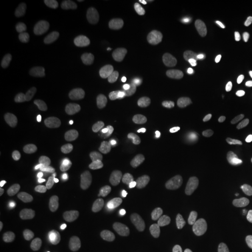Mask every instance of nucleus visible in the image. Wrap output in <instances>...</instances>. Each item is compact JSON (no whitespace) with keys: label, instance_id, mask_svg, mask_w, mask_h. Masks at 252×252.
<instances>
[{"label":"nucleus","instance_id":"20e7f679","mask_svg":"<svg viewBox=\"0 0 252 252\" xmlns=\"http://www.w3.org/2000/svg\"><path fill=\"white\" fill-rule=\"evenodd\" d=\"M182 20L189 28H225L231 24V16L223 4L210 1V0H199L192 1L184 10Z\"/></svg>","mask_w":252,"mask_h":252},{"label":"nucleus","instance_id":"6e6552de","mask_svg":"<svg viewBox=\"0 0 252 252\" xmlns=\"http://www.w3.org/2000/svg\"><path fill=\"white\" fill-rule=\"evenodd\" d=\"M132 6L137 16L156 26H170L175 18V10L167 0H133Z\"/></svg>","mask_w":252,"mask_h":252},{"label":"nucleus","instance_id":"7ed1b4c3","mask_svg":"<svg viewBox=\"0 0 252 252\" xmlns=\"http://www.w3.org/2000/svg\"><path fill=\"white\" fill-rule=\"evenodd\" d=\"M178 101L171 94H160L147 101L135 112L132 127L136 132H150L165 124L177 111Z\"/></svg>","mask_w":252,"mask_h":252},{"label":"nucleus","instance_id":"9b49d317","mask_svg":"<svg viewBox=\"0 0 252 252\" xmlns=\"http://www.w3.org/2000/svg\"><path fill=\"white\" fill-rule=\"evenodd\" d=\"M244 180L247 182L248 188L252 190V161H250L244 167Z\"/></svg>","mask_w":252,"mask_h":252},{"label":"nucleus","instance_id":"f257e3e1","mask_svg":"<svg viewBox=\"0 0 252 252\" xmlns=\"http://www.w3.org/2000/svg\"><path fill=\"white\" fill-rule=\"evenodd\" d=\"M149 73L143 64L132 61L117 63L101 83V98L109 105H124L146 89Z\"/></svg>","mask_w":252,"mask_h":252},{"label":"nucleus","instance_id":"423d86ee","mask_svg":"<svg viewBox=\"0 0 252 252\" xmlns=\"http://www.w3.org/2000/svg\"><path fill=\"white\" fill-rule=\"evenodd\" d=\"M35 177V167L30 161H21L10 171L9 177L4 184L3 195L4 199L11 203L17 205L27 196L28 190Z\"/></svg>","mask_w":252,"mask_h":252},{"label":"nucleus","instance_id":"0eeeda50","mask_svg":"<svg viewBox=\"0 0 252 252\" xmlns=\"http://www.w3.org/2000/svg\"><path fill=\"white\" fill-rule=\"evenodd\" d=\"M221 129L233 140H252V107L241 105L228 111L221 119Z\"/></svg>","mask_w":252,"mask_h":252},{"label":"nucleus","instance_id":"1a4fd4ad","mask_svg":"<svg viewBox=\"0 0 252 252\" xmlns=\"http://www.w3.org/2000/svg\"><path fill=\"white\" fill-rule=\"evenodd\" d=\"M56 115L61 124L66 127L79 129L87 124L89 118V105L80 97H69L59 99L56 104Z\"/></svg>","mask_w":252,"mask_h":252},{"label":"nucleus","instance_id":"9d476101","mask_svg":"<svg viewBox=\"0 0 252 252\" xmlns=\"http://www.w3.org/2000/svg\"><path fill=\"white\" fill-rule=\"evenodd\" d=\"M48 90L59 99L73 97L80 89V80L77 74L69 67H55L48 76Z\"/></svg>","mask_w":252,"mask_h":252},{"label":"nucleus","instance_id":"f8f14e48","mask_svg":"<svg viewBox=\"0 0 252 252\" xmlns=\"http://www.w3.org/2000/svg\"><path fill=\"white\" fill-rule=\"evenodd\" d=\"M233 3H234V4H238V6H244V4H250L251 1H250V0H241V1H237V0H234Z\"/></svg>","mask_w":252,"mask_h":252},{"label":"nucleus","instance_id":"39448f33","mask_svg":"<svg viewBox=\"0 0 252 252\" xmlns=\"http://www.w3.org/2000/svg\"><path fill=\"white\" fill-rule=\"evenodd\" d=\"M79 24H80V18L76 10H62L46 30V48L52 52H58L72 46L77 36Z\"/></svg>","mask_w":252,"mask_h":252},{"label":"nucleus","instance_id":"f03ea898","mask_svg":"<svg viewBox=\"0 0 252 252\" xmlns=\"http://www.w3.org/2000/svg\"><path fill=\"white\" fill-rule=\"evenodd\" d=\"M89 223L99 230L129 231L135 228V209L127 200H104L91 207Z\"/></svg>","mask_w":252,"mask_h":252}]
</instances>
